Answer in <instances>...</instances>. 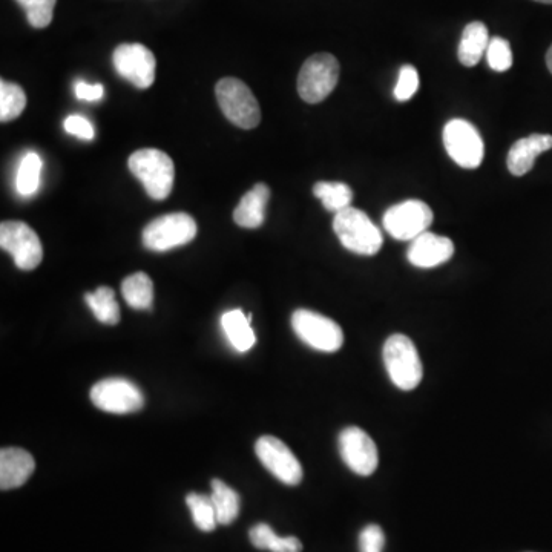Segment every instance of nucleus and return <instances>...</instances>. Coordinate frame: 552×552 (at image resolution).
Listing matches in <instances>:
<instances>
[{
	"label": "nucleus",
	"instance_id": "16",
	"mask_svg": "<svg viewBox=\"0 0 552 552\" xmlns=\"http://www.w3.org/2000/svg\"><path fill=\"white\" fill-rule=\"evenodd\" d=\"M36 462L22 448H4L0 451V488L2 491L22 487L34 473Z\"/></svg>",
	"mask_w": 552,
	"mask_h": 552
},
{
	"label": "nucleus",
	"instance_id": "22",
	"mask_svg": "<svg viewBox=\"0 0 552 552\" xmlns=\"http://www.w3.org/2000/svg\"><path fill=\"white\" fill-rule=\"evenodd\" d=\"M212 502H214L220 525H230L237 519L241 510L240 494L230 488L223 480H212Z\"/></svg>",
	"mask_w": 552,
	"mask_h": 552
},
{
	"label": "nucleus",
	"instance_id": "4",
	"mask_svg": "<svg viewBox=\"0 0 552 552\" xmlns=\"http://www.w3.org/2000/svg\"><path fill=\"white\" fill-rule=\"evenodd\" d=\"M217 102L229 122L241 129L257 128L261 109L249 86L234 77H226L215 88Z\"/></svg>",
	"mask_w": 552,
	"mask_h": 552
},
{
	"label": "nucleus",
	"instance_id": "9",
	"mask_svg": "<svg viewBox=\"0 0 552 552\" xmlns=\"http://www.w3.org/2000/svg\"><path fill=\"white\" fill-rule=\"evenodd\" d=\"M385 230L399 241H413L433 223V211L424 201L407 200L391 206L384 214Z\"/></svg>",
	"mask_w": 552,
	"mask_h": 552
},
{
	"label": "nucleus",
	"instance_id": "13",
	"mask_svg": "<svg viewBox=\"0 0 552 552\" xmlns=\"http://www.w3.org/2000/svg\"><path fill=\"white\" fill-rule=\"evenodd\" d=\"M339 454L358 476H372L378 470V447L362 428L347 427L339 434Z\"/></svg>",
	"mask_w": 552,
	"mask_h": 552
},
{
	"label": "nucleus",
	"instance_id": "24",
	"mask_svg": "<svg viewBox=\"0 0 552 552\" xmlns=\"http://www.w3.org/2000/svg\"><path fill=\"white\" fill-rule=\"evenodd\" d=\"M313 194L321 200L322 206L326 207L327 211L335 214L352 206V188L341 181H319L313 188Z\"/></svg>",
	"mask_w": 552,
	"mask_h": 552
},
{
	"label": "nucleus",
	"instance_id": "3",
	"mask_svg": "<svg viewBox=\"0 0 552 552\" xmlns=\"http://www.w3.org/2000/svg\"><path fill=\"white\" fill-rule=\"evenodd\" d=\"M382 358L391 382L399 390L411 391L421 384L424 368L418 349L408 336L399 333L390 336L385 341Z\"/></svg>",
	"mask_w": 552,
	"mask_h": 552
},
{
	"label": "nucleus",
	"instance_id": "33",
	"mask_svg": "<svg viewBox=\"0 0 552 552\" xmlns=\"http://www.w3.org/2000/svg\"><path fill=\"white\" fill-rule=\"evenodd\" d=\"M65 129L68 134L74 137L82 138V140H92L94 138V126L82 117V115H69L65 120Z\"/></svg>",
	"mask_w": 552,
	"mask_h": 552
},
{
	"label": "nucleus",
	"instance_id": "19",
	"mask_svg": "<svg viewBox=\"0 0 552 552\" xmlns=\"http://www.w3.org/2000/svg\"><path fill=\"white\" fill-rule=\"evenodd\" d=\"M490 34L485 23L471 22L465 27L460 39L459 62L467 68H473L482 60V57L487 54L488 45H490Z\"/></svg>",
	"mask_w": 552,
	"mask_h": 552
},
{
	"label": "nucleus",
	"instance_id": "27",
	"mask_svg": "<svg viewBox=\"0 0 552 552\" xmlns=\"http://www.w3.org/2000/svg\"><path fill=\"white\" fill-rule=\"evenodd\" d=\"M186 503H188L189 510H191L195 526L203 533H211L217 528V525H220L211 496L191 493L186 497Z\"/></svg>",
	"mask_w": 552,
	"mask_h": 552
},
{
	"label": "nucleus",
	"instance_id": "14",
	"mask_svg": "<svg viewBox=\"0 0 552 552\" xmlns=\"http://www.w3.org/2000/svg\"><path fill=\"white\" fill-rule=\"evenodd\" d=\"M255 453L261 464L286 485H298L304 471L295 454L278 437L263 436L255 444Z\"/></svg>",
	"mask_w": 552,
	"mask_h": 552
},
{
	"label": "nucleus",
	"instance_id": "21",
	"mask_svg": "<svg viewBox=\"0 0 552 552\" xmlns=\"http://www.w3.org/2000/svg\"><path fill=\"white\" fill-rule=\"evenodd\" d=\"M250 542L261 551L301 552L303 543L296 537H280L266 523H258L249 531Z\"/></svg>",
	"mask_w": 552,
	"mask_h": 552
},
{
	"label": "nucleus",
	"instance_id": "18",
	"mask_svg": "<svg viewBox=\"0 0 552 552\" xmlns=\"http://www.w3.org/2000/svg\"><path fill=\"white\" fill-rule=\"evenodd\" d=\"M270 189L267 184L258 183L250 189L234 212V221L244 229H258L266 218V207L269 203Z\"/></svg>",
	"mask_w": 552,
	"mask_h": 552
},
{
	"label": "nucleus",
	"instance_id": "26",
	"mask_svg": "<svg viewBox=\"0 0 552 552\" xmlns=\"http://www.w3.org/2000/svg\"><path fill=\"white\" fill-rule=\"evenodd\" d=\"M42 158L36 152H28L20 161L17 171V192L23 197H31L36 194L40 186V174H42Z\"/></svg>",
	"mask_w": 552,
	"mask_h": 552
},
{
	"label": "nucleus",
	"instance_id": "28",
	"mask_svg": "<svg viewBox=\"0 0 552 552\" xmlns=\"http://www.w3.org/2000/svg\"><path fill=\"white\" fill-rule=\"evenodd\" d=\"M27 106V96L16 83L0 82V120L2 123L11 122L22 114Z\"/></svg>",
	"mask_w": 552,
	"mask_h": 552
},
{
	"label": "nucleus",
	"instance_id": "7",
	"mask_svg": "<svg viewBox=\"0 0 552 552\" xmlns=\"http://www.w3.org/2000/svg\"><path fill=\"white\" fill-rule=\"evenodd\" d=\"M195 235H197V223L194 218L183 212H177V214L163 215L151 221L143 230V244L146 249L154 252H166L191 243Z\"/></svg>",
	"mask_w": 552,
	"mask_h": 552
},
{
	"label": "nucleus",
	"instance_id": "6",
	"mask_svg": "<svg viewBox=\"0 0 552 552\" xmlns=\"http://www.w3.org/2000/svg\"><path fill=\"white\" fill-rule=\"evenodd\" d=\"M293 332L318 352L335 353L344 344V333L333 319L312 310L299 309L292 315Z\"/></svg>",
	"mask_w": 552,
	"mask_h": 552
},
{
	"label": "nucleus",
	"instance_id": "31",
	"mask_svg": "<svg viewBox=\"0 0 552 552\" xmlns=\"http://www.w3.org/2000/svg\"><path fill=\"white\" fill-rule=\"evenodd\" d=\"M419 74L413 65H404L399 71L398 83L395 86V99L398 102H408L418 92Z\"/></svg>",
	"mask_w": 552,
	"mask_h": 552
},
{
	"label": "nucleus",
	"instance_id": "11",
	"mask_svg": "<svg viewBox=\"0 0 552 552\" xmlns=\"http://www.w3.org/2000/svg\"><path fill=\"white\" fill-rule=\"evenodd\" d=\"M91 401L100 410L112 414H129L142 410L143 393L128 379L111 378L97 382L91 388Z\"/></svg>",
	"mask_w": 552,
	"mask_h": 552
},
{
	"label": "nucleus",
	"instance_id": "25",
	"mask_svg": "<svg viewBox=\"0 0 552 552\" xmlns=\"http://www.w3.org/2000/svg\"><path fill=\"white\" fill-rule=\"evenodd\" d=\"M86 304L97 319L108 326H115L120 322V307L115 301V293L111 287H99L96 292L86 293Z\"/></svg>",
	"mask_w": 552,
	"mask_h": 552
},
{
	"label": "nucleus",
	"instance_id": "5",
	"mask_svg": "<svg viewBox=\"0 0 552 552\" xmlns=\"http://www.w3.org/2000/svg\"><path fill=\"white\" fill-rule=\"evenodd\" d=\"M339 62L332 54L309 57L299 71L298 94L304 102L315 105L326 100L338 85Z\"/></svg>",
	"mask_w": 552,
	"mask_h": 552
},
{
	"label": "nucleus",
	"instance_id": "32",
	"mask_svg": "<svg viewBox=\"0 0 552 552\" xmlns=\"http://www.w3.org/2000/svg\"><path fill=\"white\" fill-rule=\"evenodd\" d=\"M385 546V534L381 526L368 525L359 534V551L382 552Z\"/></svg>",
	"mask_w": 552,
	"mask_h": 552
},
{
	"label": "nucleus",
	"instance_id": "12",
	"mask_svg": "<svg viewBox=\"0 0 552 552\" xmlns=\"http://www.w3.org/2000/svg\"><path fill=\"white\" fill-rule=\"evenodd\" d=\"M114 68L123 79L140 89L149 88L155 80L157 60L142 43H123L114 51Z\"/></svg>",
	"mask_w": 552,
	"mask_h": 552
},
{
	"label": "nucleus",
	"instance_id": "30",
	"mask_svg": "<svg viewBox=\"0 0 552 552\" xmlns=\"http://www.w3.org/2000/svg\"><path fill=\"white\" fill-rule=\"evenodd\" d=\"M488 65L496 73H505L513 66V51L508 40L493 37L487 50Z\"/></svg>",
	"mask_w": 552,
	"mask_h": 552
},
{
	"label": "nucleus",
	"instance_id": "29",
	"mask_svg": "<svg viewBox=\"0 0 552 552\" xmlns=\"http://www.w3.org/2000/svg\"><path fill=\"white\" fill-rule=\"evenodd\" d=\"M27 13L28 22L33 28H46L53 20L57 0H16Z\"/></svg>",
	"mask_w": 552,
	"mask_h": 552
},
{
	"label": "nucleus",
	"instance_id": "17",
	"mask_svg": "<svg viewBox=\"0 0 552 552\" xmlns=\"http://www.w3.org/2000/svg\"><path fill=\"white\" fill-rule=\"evenodd\" d=\"M552 149V135L533 134L522 138L511 146L506 158V165L516 177L528 174L533 169L536 158L543 152Z\"/></svg>",
	"mask_w": 552,
	"mask_h": 552
},
{
	"label": "nucleus",
	"instance_id": "34",
	"mask_svg": "<svg viewBox=\"0 0 552 552\" xmlns=\"http://www.w3.org/2000/svg\"><path fill=\"white\" fill-rule=\"evenodd\" d=\"M103 94H105V88H103L100 83L96 85H89L86 82H79L76 85V96L80 100H86V102H97V100L102 99Z\"/></svg>",
	"mask_w": 552,
	"mask_h": 552
},
{
	"label": "nucleus",
	"instance_id": "35",
	"mask_svg": "<svg viewBox=\"0 0 552 552\" xmlns=\"http://www.w3.org/2000/svg\"><path fill=\"white\" fill-rule=\"evenodd\" d=\"M546 65H548L549 73L552 74V45L548 50V54H546Z\"/></svg>",
	"mask_w": 552,
	"mask_h": 552
},
{
	"label": "nucleus",
	"instance_id": "20",
	"mask_svg": "<svg viewBox=\"0 0 552 552\" xmlns=\"http://www.w3.org/2000/svg\"><path fill=\"white\" fill-rule=\"evenodd\" d=\"M250 319H252V316L244 315L241 310H230V312L224 313L223 318H221L224 333H226L230 345L237 352H249L255 345V341H257L252 326H250Z\"/></svg>",
	"mask_w": 552,
	"mask_h": 552
},
{
	"label": "nucleus",
	"instance_id": "15",
	"mask_svg": "<svg viewBox=\"0 0 552 552\" xmlns=\"http://www.w3.org/2000/svg\"><path fill=\"white\" fill-rule=\"evenodd\" d=\"M454 244L450 238L424 232L411 241L408 247V261L419 269H433L451 260Z\"/></svg>",
	"mask_w": 552,
	"mask_h": 552
},
{
	"label": "nucleus",
	"instance_id": "8",
	"mask_svg": "<svg viewBox=\"0 0 552 552\" xmlns=\"http://www.w3.org/2000/svg\"><path fill=\"white\" fill-rule=\"evenodd\" d=\"M444 146L451 160L460 168L477 169L485 155L482 135L467 120L454 119L445 125Z\"/></svg>",
	"mask_w": 552,
	"mask_h": 552
},
{
	"label": "nucleus",
	"instance_id": "1",
	"mask_svg": "<svg viewBox=\"0 0 552 552\" xmlns=\"http://www.w3.org/2000/svg\"><path fill=\"white\" fill-rule=\"evenodd\" d=\"M129 171L142 181L149 197L166 200L174 188L175 166L172 158L160 149L134 152L128 160Z\"/></svg>",
	"mask_w": 552,
	"mask_h": 552
},
{
	"label": "nucleus",
	"instance_id": "36",
	"mask_svg": "<svg viewBox=\"0 0 552 552\" xmlns=\"http://www.w3.org/2000/svg\"><path fill=\"white\" fill-rule=\"evenodd\" d=\"M536 2H540V4L552 5V0H536Z\"/></svg>",
	"mask_w": 552,
	"mask_h": 552
},
{
	"label": "nucleus",
	"instance_id": "10",
	"mask_svg": "<svg viewBox=\"0 0 552 552\" xmlns=\"http://www.w3.org/2000/svg\"><path fill=\"white\" fill-rule=\"evenodd\" d=\"M0 247L11 253L20 270H34L43 260L39 235L23 221L0 224Z\"/></svg>",
	"mask_w": 552,
	"mask_h": 552
},
{
	"label": "nucleus",
	"instance_id": "23",
	"mask_svg": "<svg viewBox=\"0 0 552 552\" xmlns=\"http://www.w3.org/2000/svg\"><path fill=\"white\" fill-rule=\"evenodd\" d=\"M123 298L135 310H149L154 303V284L146 273L128 276L122 284Z\"/></svg>",
	"mask_w": 552,
	"mask_h": 552
},
{
	"label": "nucleus",
	"instance_id": "2",
	"mask_svg": "<svg viewBox=\"0 0 552 552\" xmlns=\"http://www.w3.org/2000/svg\"><path fill=\"white\" fill-rule=\"evenodd\" d=\"M333 230L345 249L362 257L376 255L384 243L381 230L356 207L350 206L335 214Z\"/></svg>",
	"mask_w": 552,
	"mask_h": 552
}]
</instances>
